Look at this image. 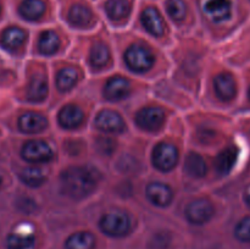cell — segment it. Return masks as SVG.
Masks as SVG:
<instances>
[{
	"label": "cell",
	"instance_id": "cell-9",
	"mask_svg": "<svg viewBox=\"0 0 250 249\" xmlns=\"http://www.w3.org/2000/svg\"><path fill=\"white\" fill-rule=\"evenodd\" d=\"M95 126L105 133H120L124 131V119L117 112L111 110L102 111L95 119Z\"/></svg>",
	"mask_w": 250,
	"mask_h": 249
},
{
	"label": "cell",
	"instance_id": "cell-29",
	"mask_svg": "<svg viewBox=\"0 0 250 249\" xmlns=\"http://www.w3.org/2000/svg\"><path fill=\"white\" fill-rule=\"evenodd\" d=\"M166 9H167L168 15L172 20L180 22L186 17V12H187V7L182 0H168L166 4Z\"/></svg>",
	"mask_w": 250,
	"mask_h": 249
},
{
	"label": "cell",
	"instance_id": "cell-11",
	"mask_svg": "<svg viewBox=\"0 0 250 249\" xmlns=\"http://www.w3.org/2000/svg\"><path fill=\"white\" fill-rule=\"evenodd\" d=\"M204 11L214 22H224L232 14L231 0H205Z\"/></svg>",
	"mask_w": 250,
	"mask_h": 249
},
{
	"label": "cell",
	"instance_id": "cell-13",
	"mask_svg": "<svg viewBox=\"0 0 250 249\" xmlns=\"http://www.w3.org/2000/svg\"><path fill=\"white\" fill-rule=\"evenodd\" d=\"M146 197L156 207L164 208L172 200L173 193L167 185L161 182H153L146 187Z\"/></svg>",
	"mask_w": 250,
	"mask_h": 249
},
{
	"label": "cell",
	"instance_id": "cell-30",
	"mask_svg": "<svg viewBox=\"0 0 250 249\" xmlns=\"http://www.w3.org/2000/svg\"><path fill=\"white\" fill-rule=\"evenodd\" d=\"M237 239L244 243H250V216L244 217L243 220L238 222L234 229Z\"/></svg>",
	"mask_w": 250,
	"mask_h": 249
},
{
	"label": "cell",
	"instance_id": "cell-31",
	"mask_svg": "<svg viewBox=\"0 0 250 249\" xmlns=\"http://www.w3.org/2000/svg\"><path fill=\"white\" fill-rule=\"evenodd\" d=\"M95 144L99 153H102L103 155H111L115 149V142L110 138H100Z\"/></svg>",
	"mask_w": 250,
	"mask_h": 249
},
{
	"label": "cell",
	"instance_id": "cell-19",
	"mask_svg": "<svg viewBox=\"0 0 250 249\" xmlns=\"http://www.w3.org/2000/svg\"><path fill=\"white\" fill-rule=\"evenodd\" d=\"M238 154L239 151L236 146H229V148L221 151L216 159L217 171L220 173H222V175L229 173L234 167V165H236L237 160H238Z\"/></svg>",
	"mask_w": 250,
	"mask_h": 249
},
{
	"label": "cell",
	"instance_id": "cell-10",
	"mask_svg": "<svg viewBox=\"0 0 250 249\" xmlns=\"http://www.w3.org/2000/svg\"><path fill=\"white\" fill-rule=\"evenodd\" d=\"M129 92H131L129 81L124 77H120V76L110 78L104 88L105 98L111 102H119V100L125 99L128 97Z\"/></svg>",
	"mask_w": 250,
	"mask_h": 249
},
{
	"label": "cell",
	"instance_id": "cell-3",
	"mask_svg": "<svg viewBox=\"0 0 250 249\" xmlns=\"http://www.w3.org/2000/svg\"><path fill=\"white\" fill-rule=\"evenodd\" d=\"M100 229L105 234L111 237H124L126 236L131 228V221L126 214L121 211H112L105 214L100 219Z\"/></svg>",
	"mask_w": 250,
	"mask_h": 249
},
{
	"label": "cell",
	"instance_id": "cell-8",
	"mask_svg": "<svg viewBox=\"0 0 250 249\" xmlns=\"http://www.w3.org/2000/svg\"><path fill=\"white\" fill-rule=\"evenodd\" d=\"M36 244V237L29 226H20L7 237L9 249H33Z\"/></svg>",
	"mask_w": 250,
	"mask_h": 249
},
{
	"label": "cell",
	"instance_id": "cell-21",
	"mask_svg": "<svg viewBox=\"0 0 250 249\" xmlns=\"http://www.w3.org/2000/svg\"><path fill=\"white\" fill-rule=\"evenodd\" d=\"M45 12V4L42 0H23L20 5V14L28 21H37Z\"/></svg>",
	"mask_w": 250,
	"mask_h": 249
},
{
	"label": "cell",
	"instance_id": "cell-4",
	"mask_svg": "<svg viewBox=\"0 0 250 249\" xmlns=\"http://www.w3.org/2000/svg\"><path fill=\"white\" fill-rule=\"evenodd\" d=\"M178 161V150L170 143H160L154 148L153 164L158 170L170 171Z\"/></svg>",
	"mask_w": 250,
	"mask_h": 249
},
{
	"label": "cell",
	"instance_id": "cell-14",
	"mask_svg": "<svg viewBox=\"0 0 250 249\" xmlns=\"http://www.w3.org/2000/svg\"><path fill=\"white\" fill-rule=\"evenodd\" d=\"M48 95V82L45 76L42 73H34L27 87V99L33 103L44 102Z\"/></svg>",
	"mask_w": 250,
	"mask_h": 249
},
{
	"label": "cell",
	"instance_id": "cell-24",
	"mask_svg": "<svg viewBox=\"0 0 250 249\" xmlns=\"http://www.w3.org/2000/svg\"><path fill=\"white\" fill-rule=\"evenodd\" d=\"M95 238L89 232H76L66 241V249H94Z\"/></svg>",
	"mask_w": 250,
	"mask_h": 249
},
{
	"label": "cell",
	"instance_id": "cell-12",
	"mask_svg": "<svg viewBox=\"0 0 250 249\" xmlns=\"http://www.w3.org/2000/svg\"><path fill=\"white\" fill-rule=\"evenodd\" d=\"M215 93L224 102H229L237 94V84L231 73H220L214 80Z\"/></svg>",
	"mask_w": 250,
	"mask_h": 249
},
{
	"label": "cell",
	"instance_id": "cell-5",
	"mask_svg": "<svg viewBox=\"0 0 250 249\" xmlns=\"http://www.w3.org/2000/svg\"><path fill=\"white\" fill-rule=\"evenodd\" d=\"M136 122L141 128L148 132H155L163 127L165 122V112L160 107H143L137 112Z\"/></svg>",
	"mask_w": 250,
	"mask_h": 249
},
{
	"label": "cell",
	"instance_id": "cell-28",
	"mask_svg": "<svg viewBox=\"0 0 250 249\" xmlns=\"http://www.w3.org/2000/svg\"><path fill=\"white\" fill-rule=\"evenodd\" d=\"M21 180L23 181L24 185L29 186V187H38V186L43 185V182L45 181V175L41 168L28 167L24 168L21 172Z\"/></svg>",
	"mask_w": 250,
	"mask_h": 249
},
{
	"label": "cell",
	"instance_id": "cell-1",
	"mask_svg": "<svg viewBox=\"0 0 250 249\" xmlns=\"http://www.w3.org/2000/svg\"><path fill=\"white\" fill-rule=\"evenodd\" d=\"M98 176L94 170L85 166H72L61 175V187L71 198L82 199L95 189Z\"/></svg>",
	"mask_w": 250,
	"mask_h": 249
},
{
	"label": "cell",
	"instance_id": "cell-34",
	"mask_svg": "<svg viewBox=\"0 0 250 249\" xmlns=\"http://www.w3.org/2000/svg\"><path fill=\"white\" fill-rule=\"evenodd\" d=\"M0 182H1V178H0Z\"/></svg>",
	"mask_w": 250,
	"mask_h": 249
},
{
	"label": "cell",
	"instance_id": "cell-33",
	"mask_svg": "<svg viewBox=\"0 0 250 249\" xmlns=\"http://www.w3.org/2000/svg\"><path fill=\"white\" fill-rule=\"evenodd\" d=\"M249 98H250V89H249Z\"/></svg>",
	"mask_w": 250,
	"mask_h": 249
},
{
	"label": "cell",
	"instance_id": "cell-22",
	"mask_svg": "<svg viewBox=\"0 0 250 249\" xmlns=\"http://www.w3.org/2000/svg\"><path fill=\"white\" fill-rule=\"evenodd\" d=\"M186 172L194 178H202L207 175L208 166L204 159L197 153H190L186 159Z\"/></svg>",
	"mask_w": 250,
	"mask_h": 249
},
{
	"label": "cell",
	"instance_id": "cell-18",
	"mask_svg": "<svg viewBox=\"0 0 250 249\" xmlns=\"http://www.w3.org/2000/svg\"><path fill=\"white\" fill-rule=\"evenodd\" d=\"M67 19L72 26L78 27V28H84L92 23L93 14L84 5L76 4L68 11Z\"/></svg>",
	"mask_w": 250,
	"mask_h": 249
},
{
	"label": "cell",
	"instance_id": "cell-16",
	"mask_svg": "<svg viewBox=\"0 0 250 249\" xmlns=\"http://www.w3.org/2000/svg\"><path fill=\"white\" fill-rule=\"evenodd\" d=\"M46 119L37 112H26L19 120V127L24 133H39L46 128Z\"/></svg>",
	"mask_w": 250,
	"mask_h": 249
},
{
	"label": "cell",
	"instance_id": "cell-23",
	"mask_svg": "<svg viewBox=\"0 0 250 249\" xmlns=\"http://www.w3.org/2000/svg\"><path fill=\"white\" fill-rule=\"evenodd\" d=\"M26 32L17 27L7 28L2 34V44L9 50H17L21 48L26 42Z\"/></svg>",
	"mask_w": 250,
	"mask_h": 249
},
{
	"label": "cell",
	"instance_id": "cell-2",
	"mask_svg": "<svg viewBox=\"0 0 250 249\" xmlns=\"http://www.w3.org/2000/svg\"><path fill=\"white\" fill-rule=\"evenodd\" d=\"M125 61L133 72L143 73L150 70L153 66L154 55L146 46L134 44L127 49L125 54Z\"/></svg>",
	"mask_w": 250,
	"mask_h": 249
},
{
	"label": "cell",
	"instance_id": "cell-15",
	"mask_svg": "<svg viewBox=\"0 0 250 249\" xmlns=\"http://www.w3.org/2000/svg\"><path fill=\"white\" fill-rule=\"evenodd\" d=\"M142 23L144 28L154 37H161L165 31V23L160 12L154 7H148L142 15Z\"/></svg>",
	"mask_w": 250,
	"mask_h": 249
},
{
	"label": "cell",
	"instance_id": "cell-6",
	"mask_svg": "<svg viewBox=\"0 0 250 249\" xmlns=\"http://www.w3.org/2000/svg\"><path fill=\"white\" fill-rule=\"evenodd\" d=\"M22 156L28 163L42 164L53 158V150L45 142L32 141L24 144L22 148Z\"/></svg>",
	"mask_w": 250,
	"mask_h": 249
},
{
	"label": "cell",
	"instance_id": "cell-27",
	"mask_svg": "<svg viewBox=\"0 0 250 249\" xmlns=\"http://www.w3.org/2000/svg\"><path fill=\"white\" fill-rule=\"evenodd\" d=\"M78 81V73L73 67H65L59 71L56 76V85L61 92L71 90Z\"/></svg>",
	"mask_w": 250,
	"mask_h": 249
},
{
	"label": "cell",
	"instance_id": "cell-20",
	"mask_svg": "<svg viewBox=\"0 0 250 249\" xmlns=\"http://www.w3.org/2000/svg\"><path fill=\"white\" fill-rule=\"evenodd\" d=\"M105 10L112 21H121L128 17L131 12V4L128 0H107Z\"/></svg>",
	"mask_w": 250,
	"mask_h": 249
},
{
	"label": "cell",
	"instance_id": "cell-7",
	"mask_svg": "<svg viewBox=\"0 0 250 249\" xmlns=\"http://www.w3.org/2000/svg\"><path fill=\"white\" fill-rule=\"evenodd\" d=\"M214 215L211 203L204 199H197L186 208V217L190 224L204 225Z\"/></svg>",
	"mask_w": 250,
	"mask_h": 249
},
{
	"label": "cell",
	"instance_id": "cell-26",
	"mask_svg": "<svg viewBox=\"0 0 250 249\" xmlns=\"http://www.w3.org/2000/svg\"><path fill=\"white\" fill-rule=\"evenodd\" d=\"M60 41H59L58 34L53 31H45L41 34L38 42L39 53L43 55H54L59 50Z\"/></svg>",
	"mask_w": 250,
	"mask_h": 249
},
{
	"label": "cell",
	"instance_id": "cell-32",
	"mask_svg": "<svg viewBox=\"0 0 250 249\" xmlns=\"http://www.w3.org/2000/svg\"><path fill=\"white\" fill-rule=\"evenodd\" d=\"M246 202L247 204H248V207L250 208V188L248 190H247V194H246Z\"/></svg>",
	"mask_w": 250,
	"mask_h": 249
},
{
	"label": "cell",
	"instance_id": "cell-25",
	"mask_svg": "<svg viewBox=\"0 0 250 249\" xmlns=\"http://www.w3.org/2000/svg\"><path fill=\"white\" fill-rule=\"evenodd\" d=\"M110 54L109 48L105 44L98 43L92 46L89 51V62L94 68H103L110 62Z\"/></svg>",
	"mask_w": 250,
	"mask_h": 249
},
{
	"label": "cell",
	"instance_id": "cell-17",
	"mask_svg": "<svg viewBox=\"0 0 250 249\" xmlns=\"http://www.w3.org/2000/svg\"><path fill=\"white\" fill-rule=\"evenodd\" d=\"M58 120L63 128H77L83 120V112L76 105H66L59 112Z\"/></svg>",
	"mask_w": 250,
	"mask_h": 249
}]
</instances>
